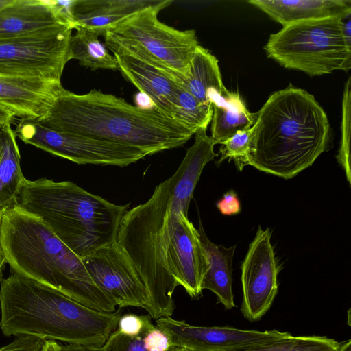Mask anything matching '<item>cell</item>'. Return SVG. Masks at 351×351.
I'll list each match as a JSON object with an SVG mask.
<instances>
[{
	"label": "cell",
	"mask_w": 351,
	"mask_h": 351,
	"mask_svg": "<svg viewBox=\"0 0 351 351\" xmlns=\"http://www.w3.org/2000/svg\"><path fill=\"white\" fill-rule=\"evenodd\" d=\"M216 144L206 130H198L175 173L156 186L146 202L128 210L120 222L116 243L147 291V313L155 319L171 317L176 308L173 295L179 285L170 268L169 245L204 167L218 155Z\"/></svg>",
	"instance_id": "cell-1"
},
{
	"label": "cell",
	"mask_w": 351,
	"mask_h": 351,
	"mask_svg": "<svg viewBox=\"0 0 351 351\" xmlns=\"http://www.w3.org/2000/svg\"><path fill=\"white\" fill-rule=\"evenodd\" d=\"M36 121L53 130L134 147L148 155L184 145L195 132L158 111L93 89L79 95L62 87Z\"/></svg>",
	"instance_id": "cell-2"
},
{
	"label": "cell",
	"mask_w": 351,
	"mask_h": 351,
	"mask_svg": "<svg viewBox=\"0 0 351 351\" xmlns=\"http://www.w3.org/2000/svg\"><path fill=\"white\" fill-rule=\"evenodd\" d=\"M256 113L246 165L290 179L328 150V117L307 91L289 84L273 93Z\"/></svg>",
	"instance_id": "cell-3"
},
{
	"label": "cell",
	"mask_w": 351,
	"mask_h": 351,
	"mask_svg": "<svg viewBox=\"0 0 351 351\" xmlns=\"http://www.w3.org/2000/svg\"><path fill=\"white\" fill-rule=\"evenodd\" d=\"M0 328L5 336L100 347L117 326L122 308L102 312L29 278L0 282Z\"/></svg>",
	"instance_id": "cell-4"
},
{
	"label": "cell",
	"mask_w": 351,
	"mask_h": 351,
	"mask_svg": "<svg viewBox=\"0 0 351 351\" xmlns=\"http://www.w3.org/2000/svg\"><path fill=\"white\" fill-rule=\"evenodd\" d=\"M1 244L14 274L49 287L95 310L112 313L114 304L96 285L82 258L38 217L16 204L3 213Z\"/></svg>",
	"instance_id": "cell-5"
},
{
	"label": "cell",
	"mask_w": 351,
	"mask_h": 351,
	"mask_svg": "<svg viewBox=\"0 0 351 351\" xmlns=\"http://www.w3.org/2000/svg\"><path fill=\"white\" fill-rule=\"evenodd\" d=\"M16 204L40 218L82 258L116 241L129 204L117 205L70 181H23Z\"/></svg>",
	"instance_id": "cell-6"
},
{
	"label": "cell",
	"mask_w": 351,
	"mask_h": 351,
	"mask_svg": "<svg viewBox=\"0 0 351 351\" xmlns=\"http://www.w3.org/2000/svg\"><path fill=\"white\" fill-rule=\"evenodd\" d=\"M350 17V16H349ZM335 16L295 22L272 34L264 46L267 56L286 69L319 76L351 68V43L344 21Z\"/></svg>",
	"instance_id": "cell-7"
},
{
	"label": "cell",
	"mask_w": 351,
	"mask_h": 351,
	"mask_svg": "<svg viewBox=\"0 0 351 351\" xmlns=\"http://www.w3.org/2000/svg\"><path fill=\"white\" fill-rule=\"evenodd\" d=\"M173 3L162 0L108 30L104 45L121 49L186 77L191 61L199 45L194 29L178 30L158 19L160 10Z\"/></svg>",
	"instance_id": "cell-8"
},
{
	"label": "cell",
	"mask_w": 351,
	"mask_h": 351,
	"mask_svg": "<svg viewBox=\"0 0 351 351\" xmlns=\"http://www.w3.org/2000/svg\"><path fill=\"white\" fill-rule=\"evenodd\" d=\"M14 132L25 143L80 165L124 167L149 156L130 146L57 131L36 120H21Z\"/></svg>",
	"instance_id": "cell-9"
},
{
	"label": "cell",
	"mask_w": 351,
	"mask_h": 351,
	"mask_svg": "<svg viewBox=\"0 0 351 351\" xmlns=\"http://www.w3.org/2000/svg\"><path fill=\"white\" fill-rule=\"evenodd\" d=\"M73 28L65 25L32 35L0 39V75L61 82Z\"/></svg>",
	"instance_id": "cell-10"
},
{
	"label": "cell",
	"mask_w": 351,
	"mask_h": 351,
	"mask_svg": "<svg viewBox=\"0 0 351 351\" xmlns=\"http://www.w3.org/2000/svg\"><path fill=\"white\" fill-rule=\"evenodd\" d=\"M269 228L261 226L241 265L243 302L241 311L250 322L260 319L271 307L278 292L277 265Z\"/></svg>",
	"instance_id": "cell-11"
},
{
	"label": "cell",
	"mask_w": 351,
	"mask_h": 351,
	"mask_svg": "<svg viewBox=\"0 0 351 351\" xmlns=\"http://www.w3.org/2000/svg\"><path fill=\"white\" fill-rule=\"evenodd\" d=\"M91 278L119 308L149 311V295L116 241L82 258Z\"/></svg>",
	"instance_id": "cell-12"
},
{
	"label": "cell",
	"mask_w": 351,
	"mask_h": 351,
	"mask_svg": "<svg viewBox=\"0 0 351 351\" xmlns=\"http://www.w3.org/2000/svg\"><path fill=\"white\" fill-rule=\"evenodd\" d=\"M156 325L169 338L173 347L191 351H223L243 348L288 337L277 330L260 331L229 326H197L171 317L156 319Z\"/></svg>",
	"instance_id": "cell-13"
},
{
	"label": "cell",
	"mask_w": 351,
	"mask_h": 351,
	"mask_svg": "<svg viewBox=\"0 0 351 351\" xmlns=\"http://www.w3.org/2000/svg\"><path fill=\"white\" fill-rule=\"evenodd\" d=\"M172 275L193 299L202 295V281L208 265L199 234L188 218V211H181L169 250Z\"/></svg>",
	"instance_id": "cell-14"
},
{
	"label": "cell",
	"mask_w": 351,
	"mask_h": 351,
	"mask_svg": "<svg viewBox=\"0 0 351 351\" xmlns=\"http://www.w3.org/2000/svg\"><path fill=\"white\" fill-rule=\"evenodd\" d=\"M111 51L123 77L136 86L140 93L149 97L158 111L173 118L175 92L179 86L178 79L182 77L129 52L121 49Z\"/></svg>",
	"instance_id": "cell-15"
},
{
	"label": "cell",
	"mask_w": 351,
	"mask_h": 351,
	"mask_svg": "<svg viewBox=\"0 0 351 351\" xmlns=\"http://www.w3.org/2000/svg\"><path fill=\"white\" fill-rule=\"evenodd\" d=\"M61 82L0 75V104L21 120L43 117L51 106Z\"/></svg>",
	"instance_id": "cell-16"
},
{
	"label": "cell",
	"mask_w": 351,
	"mask_h": 351,
	"mask_svg": "<svg viewBox=\"0 0 351 351\" xmlns=\"http://www.w3.org/2000/svg\"><path fill=\"white\" fill-rule=\"evenodd\" d=\"M65 25L73 28L45 0H12L0 9V39L32 35Z\"/></svg>",
	"instance_id": "cell-17"
},
{
	"label": "cell",
	"mask_w": 351,
	"mask_h": 351,
	"mask_svg": "<svg viewBox=\"0 0 351 351\" xmlns=\"http://www.w3.org/2000/svg\"><path fill=\"white\" fill-rule=\"evenodd\" d=\"M162 0H73L71 6L74 29H93L100 36L138 12Z\"/></svg>",
	"instance_id": "cell-18"
},
{
	"label": "cell",
	"mask_w": 351,
	"mask_h": 351,
	"mask_svg": "<svg viewBox=\"0 0 351 351\" xmlns=\"http://www.w3.org/2000/svg\"><path fill=\"white\" fill-rule=\"evenodd\" d=\"M258 8L282 26L312 19L335 16L349 17L350 0H250Z\"/></svg>",
	"instance_id": "cell-19"
},
{
	"label": "cell",
	"mask_w": 351,
	"mask_h": 351,
	"mask_svg": "<svg viewBox=\"0 0 351 351\" xmlns=\"http://www.w3.org/2000/svg\"><path fill=\"white\" fill-rule=\"evenodd\" d=\"M178 84L203 104H219L233 95L223 84L218 60L200 45L191 61L186 77L179 78Z\"/></svg>",
	"instance_id": "cell-20"
},
{
	"label": "cell",
	"mask_w": 351,
	"mask_h": 351,
	"mask_svg": "<svg viewBox=\"0 0 351 351\" xmlns=\"http://www.w3.org/2000/svg\"><path fill=\"white\" fill-rule=\"evenodd\" d=\"M197 230L208 265L202 281V290L208 289L214 293L218 302L226 309L237 307L232 288V263L236 246L227 248L211 242L206 236L201 221Z\"/></svg>",
	"instance_id": "cell-21"
},
{
	"label": "cell",
	"mask_w": 351,
	"mask_h": 351,
	"mask_svg": "<svg viewBox=\"0 0 351 351\" xmlns=\"http://www.w3.org/2000/svg\"><path fill=\"white\" fill-rule=\"evenodd\" d=\"M21 156L11 123L0 128V208L16 204L19 188L25 178L20 165Z\"/></svg>",
	"instance_id": "cell-22"
},
{
	"label": "cell",
	"mask_w": 351,
	"mask_h": 351,
	"mask_svg": "<svg viewBox=\"0 0 351 351\" xmlns=\"http://www.w3.org/2000/svg\"><path fill=\"white\" fill-rule=\"evenodd\" d=\"M211 137L221 143L238 132L251 128L255 123L256 113L248 111L238 93L220 104H213Z\"/></svg>",
	"instance_id": "cell-23"
},
{
	"label": "cell",
	"mask_w": 351,
	"mask_h": 351,
	"mask_svg": "<svg viewBox=\"0 0 351 351\" xmlns=\"http://www.w3.org/2000/svg\"><path fill=\"white\" fill-rule=\"evenodd\" d=\"M69 42V60H77L80 65L93 71L119 70L115 57L99 40V34L90 29L78 27Z\"/></svg>",
	"instance_id": "cell-24"
},
{
	"label": "cell",
	"mask_w": 351,
	"mask_h": 351,
	"mask_svg": "<svg viewBox=\"0 0 351 351\" xmlns=\"http://www.w3.org/2000/svg\"><path fill=\"white\" fill-rule=\"evenodd\" d=\"M171 348L167 335L154 324L135 336L116 329L103 345L104 351H169Z\"/></svg>",
	"instance_id": "cell-25"
},
{
	"label": "cell",
	"mask_w": 351,
	"mask_h": 351,
	"mask_svg": "<svg viewBox=\"0 0 351 351\" xmlns=\"http://www.w3.org/2000/svg\"><path fill=\"white\" fill-rule=\"evenodd\" d=\"M213 116L212 104L199 101L181 86L177 88L172 105V117L194 131L207 129Z\"/></svg>",
	"instance_id": "cell-26"
},
{
	"label": "cell",
	"mask_w": 351,
	"mask_h": 351,
	"mask_svg": "<svg viewBox=\"0 0 351 351\" xmlns=\"http://www.w3.org/2000/svg\"><path fill=\"white\" fill-rule=\"evenodd\" d=\"M341 342L325 336L299 335L243 348L223 351H339Z\"/></svg>",
	"instance_id": "cell-27"
},
{
	"label": "cell",
	"mask_w": 351,
	"mask_h": 351,
	"mask_svg": "<svg viewBox=\"0 0 351 351\" xmlns=\"http://www.w3.org/2000/svg\"><path fill=\"white\" fill-rule=\"evenodd\" d=\"M342 116H341V139L340 148L337 156L339 163L344 169L347 180L351 182L350 171V123H351V77H348L344 88L342 98Z\"/></svg>",
	"instance_id": "cell-28"
},
{
	"label": "cell",
	"mask_w": 351,
	"mask_h": 351,
	"mask_svg": "<svg viewBox=\"0 0 351 351\" xmlns=\"http://www.w3.org/2000/svg\"><path fill=\"white\" fill-rule=\"evenodd\" d=\"M252 127L247 130L238 132L231 138L221 143L219 152L221 158L218 164H221L225 159L229 161L234 160L237 168L242 171L246 166V159L249 154L251 140L252 137Z\"/></svg>",
	"instance_id": "cell-29"
},
{
	"label": "cell",
	"mask_w": 351,
	"mask_h": 351,
	"mask_svg": "<svg viewBox=\"0 0 351 351\" xmlns=\"http://www.w3.org/2000/svg\"><path fill=\"white\" fill-rule=\"evenodd\" d=\"M151 319L149 315L124 314L119 319L116 329L127 335H138L153 325Z\"/></svg>",
	"instance_id": "cell-30"
},
{
	"label": "cell",
	"mask_w": 351,
	"mask_h": 351,
	"mask_svg": "<svg viewBox=\"0 0 351 351\" xmlns=\"http://www.w3.org/2000/svg\"><path fill=\"white\" fill-rule=\"evenodd\" d=\"M44 342L30 336H19L9 344L1 347L0 351H41Z\"/></svg>",
	"instance_id": "cell-31"
},
{
	"label": "cell",
	"mask_w": 351,
	"mask_h": 351,
	"mask_svg": "<svg viewBox=\"0 0 351 351\" xmlns=\"http://www.w3.org/2000/svg\"><path fill=\"white\" fill-rule=\"evenodd\" d=\"M217 207L220 213L224 215H236L241 210L239 199L233 191L225 193L222 199L217 203Z\"/></svg>",
	"instance_id": "cell-32"
},
{
	"label": "cell",
	"mask_w": 351,
	"mask_h": 351,
	"mask_svg": "<svg viewBox=\"0 0 351 351\" xmlns=\"http://www.w3.org/2000/svg\"><path fill=\"white\" fill-rule=\"evenodd\" d=\"M60 351H104L103 346L67 344L60 345Z\"/></svg>",
	"instance_id": "cell-33"
},
{
	"label": "cell",
	"mask_w": 351,
	"mask_h": 351,
	"mask_svg": "<svg viewBox=\"0 0 351 351\" xmlns=\"http://www.w3.org/2000/svg\"><path fill=\"white\" fill-rule=\"evenodd\" d=\"M136 102L137 104L136 106L141 108L148 109L155 108L154 105L150 104V103L154 104L150 98L141 93L136 95Z\"/></svg>",
	"instance_id": "cell-34"
},
{
	"label": "cell",
	"mask_w": 351,
	"mask_h": 351,
	"mask_svg": "<svg viewBox=\"0 0 351 351\" xmlns=\"http://www.w3.org/2000/svg\"><path fill=\"white\" fill-rule=\"evenodd\" d=\"M14 115L8 108L0 104V123H11L14 120Z\"/></svg>",
	"instance_id": "cell-35"
},
{
	"label": "cell",
	"mask_w": 351,
	"mask_h": 351,
	"mask_svg": "<svg viewBox=\"0 0 351 351\" xmlns=\"http://www.w3.org/2000/svg\"><path fill=\"white\" fill-rule=\"evenodd\" d=\"M5 208H0V282L3 280V271L4 269L5 264L6 263L5 257L3 255V252L1 247V218L3 211Z\"/></svg>",
	"instance_id": "cell-36"
},
{
	"label": "cell",
	"mask_w": 351,
	"mask_h": 351,
	"mask_svg": "<svg viewBox=\"0 0 351 351\" xmlns=\"http://www.w3.org/2000/svg\"><path fill=\"white\" fill-rule=\"evenodd\" d=\"M41 351H60V344L54 341H45Z\"/></svg>",
	"instance_id": "cell-37"
},
{
	"label": "cell",
	"mask_w": 351,
	"mask_h": 351,
	"mask_svg": "<svg viewBox=\"0 0 351 351\" xmlns=\"http://www.w3.org/2000/svg\"><path fill=\"white\" fill-rule=\"evenodd\" d=\"M339 351H351V340H347L341 342V346Z\"/></svg>",
	"instance_id": "cell-38"
},
{
	"label": "cell",
	"mask_w": 351,
	"mask_h": 351,
	"mask_svg": "<svg viewBox=\"0 0 351 351\" xmlns=\"http://www.w3.org/2000/svg\"><path fill=\"white\" fill-rule=\"evenodd\" d=\"M12 0H0V9L8 5Z\"/></svg>",
	"instance_id": "cell-39"
},
{
	"label": "cell",
	"mask_w": 351,
	"mask_h": 351,
	"mask_svg": "<svg viewBox=\"0 0 351 351\" xmlns=\"http://www.w3.org/2000/svg\"><path fill=\"white\" fill-rule=\"evenodd\" d=\"M169 351H191L184 348L180 347H173Z\"/></svg>",
	"instance_id": "cell-40"
},
{
	"label": "cell",
	"mask_w": 351,
	"mask_h": 351,
	"mask_svg": "<svg viewBox=\"0 0 351 351\" xmlns=\"http://www.w3.org/2000/svg\"><path fill=\"white\" fill-rule=\"evenodd\" d=\"M5 124H6V123H0V128H1V127H3Z\"/></svg>",
	"instance_id": "cell-41"
}]
</instances>
